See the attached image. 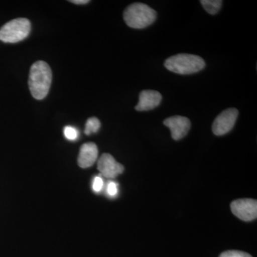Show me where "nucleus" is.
<instances>
[{"instance_id": "nucleus-1", "label": "nucleus", "mask_w": 257, "mask_h": 257, "mask_svg": "<svg viewBox=\"0 0 257 257\" xmlns=\"http://www.w3.org/2000/svg\"><path fill=\"white\" fill-rule=\"evenodd\" d=\"M52 73L50 66L44 61L32 64L29 76V87L32 96L41 100L46 97L52 84Z\"/></svg>"}, {"instance_id": "nucleus-2", "label": "nucleus", "mask_w": 257, "mask_h": 257, "mask_svg": "<svg viewBox=\"0 0 257 257\" xmlns=\"http://www.w3.org/2000/svg\"><path fill=\"white\" fill-rule=\"evenodd\" d=\"M123 17L125 23L130 28L144 29L151 25L156 20L157 13L148 5L136 3L126 8Z\"/></svg>"}, {"instance_id": "nucleus-3", "label": "nucleus", "mask_w": 257, "mask_h": 257, "mask_svg": "<svg viewBox=\"0 0 257 257\" xmlns=\"http://www.w3.org/2000/svg\"><path fill=\"white\" fill-rule=\"evenodd\" d=\"M166 68L170 72L179 74L197 73L205 67L202 57L190 54H178L165 61Z\"/></svg>"}, {"instance_id": "nucleus-4", "label": "nucleus", "mask_w": 257, "mask_h": 257, "mask_svg": "<svg viewBox=\"0 0 257 257\" xmlns=\"http://www.w3.org/2000/svg\"><path fill=\"white\" fill-rule=\"evenodd\" d=\"M30 30L31 24L28 19H15L0 29V41L6 43L23 41L30 35Z\"/></svg>"}, {"instance_id": "nucleus-5", "label": "nucleus", "mask_w": 257, "mask_h": 257, "mask_svg": "<svg viewBox=\"0 0 257 257\" xmlns=\"http://www.w3.org/2000/svg\"><path fill=\"white\" fill-rule=\"evenodd\" d=\"M239 111L235 108H229L216 116L212 124V132L216 136L229 133L234 127Z\"/></svg>"}, {"instance_id": "nucleus-6", "label": "nucleus", "mask_w": 257, "mask_h": 257, "mask_svg": "<svg viewBox=\"0 0 257 257\" xmlns=\"http://www.w3.org/2000/svg\"><path fill=\"white\" fill-rule=\"evenodd\" d=\"M233 214L241 220L251 221L257 217V202L252 199H241L231 202Z\"/></svg>"}, {"instance_id": "nucleus-7", "label": "nucleus", "mask_w": 257, "mask_h": 257, "mask_svg": "<svg viewBox=\"0 0 257 257\" xmlns=\"http://www.w3.org/2000/svg\"><path fill=\"white\" fill-rule=\"evenodd\" d=\"M97 168L101 175L108 179L116 178L124 170V166L116 162L109 154L101 155L98 161Z\"/></svg>"}, {"instance_id": "nucleus-8", "label": "nucleus", "mask_w": 257, "mask_h": 257, "mask_svg": "<svg viewBox=\"0 0 257 257\" xmlns=\"http://www.w3.org/2000/svg\"><path fill=\"white\" fill-rule=\"evenodd\" d=\"M164 124L170 128L172 138L175 140H182L188 134L191 128L190 120L182 116L167 118L164 121Z\"/></svg>"}, {"instance_id": "nucleus-9", "label": "nucleus", "mask_w": 257, "mask_h": 257, "mask_svg": "<svg viewBox=\"0 0 257 257\" xmlns=\"http://www.w3.org/2000/svg\"><path fill=\"white\" fill-rule=\"evenodd\" d=\"M162 99V94L157 91L144 90L140 94L135 109L139 111L151 110L160 105Z\"/></svg>"}, {"instance_id": "nucleus-10", "label": "nucleus", "mask_w": 257, "mask_h": 257, "mask_svg": "<svg viewBox=\"0 0 257 257\" xmlns=\"http://www.w3.org/2000/svg\"><path fill=\"white\" fill-rule=\"evenodd\" d=\"M97 157L98 148L95 144H84L79 150L78 165L84 169L92 167L95 163Z\"/></svg>"}, {"instance_id": "nucleus-11", "label": "nucleus", "mask_w": 257, "mask_h": 257, "mask_svg": "<svg viewBox=\"0 0 257 257\" xmlns=\"http://www.w3.org/2000/svg\"><path fill=\"white\" fill-rule=\"evenodd\" d=\"M203 8L209 14L216 15L221 9V0H202L200 1Z\"/></svg>"}, {"instance_id": "nucleus-12", "label": "nucleus", "mask_w": 257, "mask_h": 257, "mask_svg": "<svg viewBox=\"0 0 257 257\" xmlns=\"http://www.w3.org/2000/svg\"><path fill=\"white\" fill-rule=\"evenodd\" d=\"M100 121L96 117H91L87 120L84 128V133L87 135L92 133H96L100 128Z\"/></svg>"}, {"instance_id": "nucleus-13", "label": "nucleus", "mask_w": 257, "mask_h": 257, "mask_svg": "<svg viewBox=\"0 0 257 257\" xmlns=\"http://www.w3.org/2000/svg\"><path fill=\"white\" fill-rule=\"evenodd\" d=\"M64 135L67 140L74 141L78 138L79 133L77 128L73 127V126H67L64 128Z\"/></svg>"}, {"instance_id": "nucleus-14", "label": "nucleus", "mask_w": 257, "mask_h": 257, "mask_svg": "<svg viewBox=\"0 0 257 257\" xmlns=\"http://www.w3.org/2000/svg\"><path fill=\"white\" fill-rule=\"evenodd\" d=\"M219 257H252L249 253L236 250H230L221 253Z\"/></svg>"}, {"instance_id": "nucleus-15", "label": "nucleus", "mask_w": 257, "mask_h": 257, "mask_svg": "<svg viewBox=\"0 0 257 257\" xmlns=\"http://www.w3.org/2000/svg\"><path fill=\"white\" fill-rule=\"evenodd\" d=\"M103 185H104V182L103 179H101V177H96L93 181L92 189L94 192L98 193L101 192V189L103 188Z\"/></svg>"}, {"instance_id": "nucleus-16", "label": "nucleus", "mask_w": 257, "mask_h": 257, "mask_svg": "<svg viewBox=\"0 0 257 257\" xmlns=\"http://www.w3.org/2000/svg\"><path fill=\"white\" fill-rule=\"evenodd\" d=\"M106 192L110 197H115L117 194L118 187L117 184L115 182H111L108 184L107 189H106Z\"/></svg>"}, {"instance_id": "nucleus-17", "label": "nucleus", "mask_w": 257, "mask_h": 257, "mask_svg": "<svg viewBox=\"0 0 257 257\" xmlns=\"http://www.w3.org/2000/svg\"><path fill=\"white\" fill-rule=\"evenodd\" d=\"M69 2L76 5H84L89 3V1H88V0H72V1Z\"/></svg>"}]
</instances>
